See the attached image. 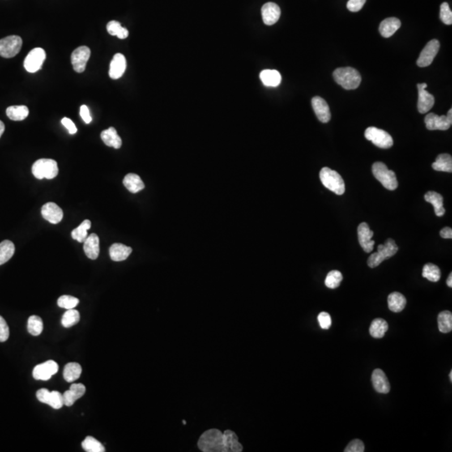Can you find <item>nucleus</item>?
<instances>
[{"instance_id": "obj_2", "label": "nucleus", "mask_w": 452, "mask_h": 452, "mask_svg": "<svg viewBox=\"0 0 452 452\" xmlns=\"http://www.w3.org/2000/svg\"><path fill=\"white\" fill-rule=\"evenodd\" d=\"M334 79L338 85L346 90H355L361 83V76L352 67L338 68L334 70Z\"/></svg>"}, {"instance_id": "obj_45", "label": "nucleus", "mask_w": 452, "mask_h": 452, "mask_svg": "<svg viewBox=\"0 0 452 452\" xmlns=\"http://www.w3.org/2000/svg\"><path fill=\"white\" fill-rule=\"evenodd\" d=\"M57 304H58L59 307L61 308H65V309H73V308H75L78 304H79V299L77 298V297H74L72 296H67V295H64V296H61L60 298L58 299V301H57Z\"/></svg>"}, {"instance_id": "obj_29", "label": "nucleus", "mask_w": 452, "mask_h": 452, "mask_svg": "<svg viewBox=\"0 0 452 452\" xmlns=\"http://www.w3.org/2000/svg\"><path fill=\"white\" fill-rule=\"evenodd\" d=\"M124 186L133 194H136L144 189V183L142 182L141 178L135 173H129L123 180Z\"/></svg>"}, {"instance_id": "obj_50", "label": "nucleus", "mask_w": 452, "mask_h": 452, "mask_svg": "<svg viewBox=\"0 0 452 452\" xmlns=\"http://www.w3.org/2000/svg\"><path fill=\"white\" fill-rule=\"evenodd\" d=\"M366 0H349L347 4V10L351 12H359L364 7Z\"/></svg>"}, {"instance_id": "obj_34", "label": "nucleus", "mask_w": 452, "mask_h": 452, "mask_svg": "<svg viewBox=\"0 0 452 452\" xmlns=\"http://www.w3.org/2000/svg\"><path fill=\"white\" fill-rule=\"evenodd\" d=\"M82 366L77 363H69L64 368L63 376L66 382H74L82 374Z\"/></svg>"}, {"instance_id": "obj_37", "label": "nucleus", "mask_w": 452, "mask_h": 452, "mask_svg": "<svg viewBox=\"0 0 452 452\" xmlns=\"http://www.w3.org/2000/svg\"><path fill=\"white\" fill-rule=\"evenodd\" d=\"M439 330L442 334H448L452 330V313L450 311H444L438 315Z\"/></svg>"}, {"instance_id": "obj_21", "label": "nucleus", "mask_w": 452, "mask_h": 452, "mask_svg": "<svg viewBox=\"0 0 452 452\" xmlns=\"http://www.w3.org/2000/svg\"><path fill=\"white\" fill-rule=\"evenodd\" d=\"M127 61L125 56L120 53L115 55L110 63L109 77L113 80L121 78L125 73Z\"/></svg>"}, {"instance_id": "obj_48", "label": "nucleus", "mask_w": 452, "mask_h": 452, "mask_svg": "<svg viewBox=\"0 0 452 452\" xmlns=\"http://www.w3.org/2000/svg\"><path fill=\"white\" fill-rule=\"evenodd\" d=\"M345 452H364V445L363 441L359 439H355L347 445Z\"/></svg>"}, {"instance_id": "obj_1", "label": "nucleus", "mask_w": 452, "mask_h": 452, "mask_svg": "<svg viewBox=\"0 0 452 452\" xmlns=\"http://www.w3.org/2000/svg\"><path fill=\"white\" fill-rule=\"evenodd\" d=\"M198 446L201 451L225 452L224 434L219 430H208L200 436Z\"/></svg>"}, {"instance_id": "obj_43", "label": "nucleus", "mask_w": 452, "mask_h": 452, "mask_svg": "<svg viewBox=\"0 0 452 452\" xmlns=\"http://www.w3.org/2000/svg\"><path fill=\"white\" fill-rule=\"evenodd\" d=\"M79 321V312L73 308V309L67 310V312H65V314L63 315L62 319H61V323L65 328L69 329L70 327H73L76 324L78 323Z\"/></svg>"}, {"instance_id": "obj_19", "label": "nucleus", "mask_w": 452, "mask_h": 452, "mask_svg": "<svg viewBox=\"0 0 452 452\" xmlns=\"http://www.w3.org/2000/svg\"><path fill=\"white\" fill-rule=\"evenodd\" d=\"M312 108L314 110L315 114L317 118L323 123H327L331 119V113L329 109V104L326 101L320 96H314L312 99Z\"/></svg>"}, {"instance_id": "obj_25", "label": "nucleus", "mask_w": 452, "mask_h": 452, "mask_svg": "<svg viewBox=\"0 0 452 452\" xmlns=\"http://www.w3.org/2000/svg\"><path fill=\"white\" fill-rule=\"evenodd\" d=\"M101 138L108 147H114L116 149H119L121 147L122 142L121 138L117 134V130L112 127L103 131L101 133Z\"/></svg>"}, {"instance_id": "obj_3", "label": "nucleus", "mask_w": 452, "mask_h": 452, "mask_svg": "<svg viewBox=\"0 0 452 452\" xmlns=\"http://www.w3.org/2000/svg\"><path fill=\"white\" fill-rule=\"evenodd\" d=\"M320 180L327 189L338 195L344 194L345 184L343 178L338 172L325 167L320 171Z\"/></svg>"}, {"instance_id": "obj_55", "label": "nucleus", "mask_w": 452, "mask_h": 452, "mask_svg": "<svg viewBox=\"0 0 452 452\" xmlns=\"http://www.w3.org/2000/svg\"><path fill=\"white\" fill-rule=\"evenodd\" d=\"M447 286L449 287H452V274L450 273V275H449V278H448L447 282Z\"/></svg>"}, {"instance_id": "obj_4", "label": "nucleus", "mask_w": 452, "mask_h": 452, "mask_svg": "<svg viewBox=\"0 0 452 452\" xmlns=\"http://www.w3.org/2000/svg\"><path fill=\"white\" fill-rule=\"evenodd\" d=\"M372 171L376 180H379L385 189L395 190L398 188V181L395 172L389 170L385 163L382 162L373 163Z\"/></svg>"}, {"instance_id": "obj_20", "label": "nucleus", "mask_w": 452, "mask_h": 452, "mask_svg": "<svg viewBox=\"0 0 452 452\" xmlns=\"http://www.w3.org/2000/svg\"><path fill=\"white\" fill-rule=\"evenodd\" d=\"M372 383L375 391L380 394H389L390 391V385L387 376L380 368H376L373 370L372 373Z\"/></svg>"}, {"instance_id": "obj_13", "label": "nucleus", "mask_w": 452, "mask_h": 452, "mask_svg": "<svg viewBox=\"0 0 452 452\" xmlns=\"http://www.w3.org/2000/svg\"><path fill=\"white\" fill-rule=\"evenodd\" d=\"M59 370V365L54 360H48L43 364L35 366L33 370V377L36 380H51L52 376L56 374Z\"/></svg>"}, {"instance_id": "obj_15", "label": "nucleus", "mask_w": 452, "mask_h": 452, "mask_svg": "<svg viewBox=\"0 0 452 452\" xmlns=\"http://www.w3.org/2000/svg\"><path fill=\"white\" fill-rule=\"evenodd\" d=\"M426 83L417 85L418 88V111L421 114L429 112L435 104V97L426 91Z\"/></svg>"}, {"instance_id": "obj_33", "label": "nucleus", "mask_w": 452, "mask_h": 452, "mask_svg": "<svg viewBox=\"0 0 452 452\" xmlns=\"http://www.w3.org/2000/svg\"><path fill=\"white\" fill-rule=\"evenodd\" d=\"M389 329V325L385 320L376 318L373 320L369 328V333L373 338H382Z\"/></svg>"}, {"instance_id": "obj_47", "label": "nucleus", "mask_w": 452, "mask_h": 452, "mask_svg": "<svg viewBox=\"0 0 452 452\" xmlns=\"http://www.w3.org/2000/svg\"><path fill=\"white\" fill-rule=\"evenodd\" d=\"M10 337V329L4 317L0 316V343L8 340Z\"/></svg>"}, {"instance_id": "obj_28", "label": "nucleus", "mask_w": 452, "mask_h": 452, "mask_svg": "<svg viewBox=\"0 0 452 452\" xmlns=\"http://www.w3.org/2000/svg\"><path fill=\"white\" fill-rule=\"evenodd\" d=\"M424 199L433 205L436 215L441 217L445 215V210L443 206V197L441 194L434 191L427 192L424 195Z\"/></svg>"}, {"instance_id": "obj_5", "label": "nucleus", "mask_w": 452, "mask_h": 452, "mask_svg": "<svg viewBox=\"0 0 452 452\" xmlns=\"http://www.w3.org/2000/svg\"><path fill=\"white\" fill-rule=\"evenodd\" d=\"M398 246L393 239H388L384 245L378 246V252L371 255L368 259V266L375 268L386 259L390 258L398 252Z\"/></svg>"}, {"instance_id": "obj_26", "label": "nucleus", "mask_w": 452, "mask_h": 452, "mask_svg": "<svg viewBox=\"0 0 452 452\" xmlns=\"http://www.w3.org/2000/svg\"><path fill=\"white\" fill-rule=\"evenodd\" d=\"M132 252H133V249L129 246L122 245L120 243H116L110 247L109 255L112 261H122L128 259Z\"/></svg>"}, {"instance_id": "obj_18", "label": "nucleus", "mask_w": 452, "mask_h": 452, "mask_svg": "<svg viewBox=\"0 0 452 452\" xmlns=\"http://www.w3.org/2000/svg\"><path fill=\"white\" fill-rule=\"evenodd\" d=\"M41 215L44 219L52 224H58L63 219V211L56 204L49 203L43 205Z\"/></svg>"}, {"instance_id": "obj_35", "label": "nucleus", "mask_w": 452, "mask_h": 452, "mask_svg": "<svg viewBox=\"0 0 452 452\" xmlns=\"http://www.w3.org/2000/svg\"><path fill=\"white\" fill-rule=\"evenodd\" d=\"M6 114L13 121H23L28 117L29 108L26 106H11L6 110Z\"/></svg>"}, {"instance_id": "obj_30", "label": "nucleus", "mask_w": 452, "mask_h": 452, "mask_svg": "<svg viewBox=\"0 0 452 452\" xmlns=\"http://www.w3.org/2000/svg\"><path fill=\"white\" fill-rule=\"evenodd\" d=\"M260 78L264 85L270 87H275L281 84L282 76L275 70H264L260 74Z\"/></svg>"}, {"instance_id": "obj_10", "label": "nucleus", "mask_w": 452, "mask_h": 452, "mask_svg": "<svg viewBox=\"0 0 452 452\" xmlns=\"http://www.w3.org/2000/svg\"><path fill=\"white\" fill-rule=\"evenodd\" d=\"M45 58L46 54L42 48H35L26 56L23 61V66L28 72H37L42 67Z\"/></svg>"}, {"instance_id": "obj_12", "label": "nucleus", "mask_w": 452, "mask_h": 452, "mask_svg": "<svg viewBox=\"0 0 452 452\" xmlns=\"http://www.w3.org/2000/svg\"><path fill=\"white\" fill-rule=\"evenodd\" d=\"M440 42L437 40H432L427 43L420 56L417 60V65L420 67H426L431 65L433 62L434 59L438 53L440 49Z\"/></svg>"}, {"instance_id": "obj_24", "label": "nucleus", "mask_w": 452, "mask_h": 452, "mask_svg": "<svg viewBox=\"0 0 452 452\" xmlns=\"http://www.w3.org/2000/svg\"><path fill=\"white\" fill-rule=\"evenodd\" d=\"M401 22L397 18H388L380 23V33L383 37L389 38L400 28Z\"/></svg>"}, {"instance_id": "obj_51", "label": "nucleus", "mask_w": 452, "mask_h": 452, "mask_svg": "<svg viewBox=\"0 0 452 452\" xmlns=\"http://www.w3.org/2000/svg\"><path fill=\"white\" fill-rule=\"evenodd\" d=\"M61 123L63 124V126L65 127V129L69 131V133H70V134H75V133H77V127H76L75 123H74L70 119L67 118V117H64V118L61 120Z\"/></svg>"}, {"instance_id": "obj_17", "label": "nucleus", "mask_w": 452, "mask_h": 452, "mask_svg": "<svg viewBox=\"0 0 452 452\" xmlns=\"http://www.w3.org/2000/svg\"><path fill=\"white\" fill-rule=\"evenodd\" d=\"M261 14L265 24L273 26L280 19L281 9L275 3H266L261 9Z\"/></svg>"}, {"instance_id": "obj_54", "label": "nucleus", "mask_w": 452, "mask_h": 452, "mask_svg": "<svg viewBox=\"0 0 452 452\" xmlns=\"http://www.w3.org/2000/svg\"><path fill=\"white\" fill-rule=\"evenodd\" d=\"M5 124L2 121H0V138L2 137L3 133H5Z\"/></svg>"}, {"instance_id": "obj_9", "label": "nucleus", "mask_w": 452, "mask_h": 452, "mask_svg": "<svg viewBox=\"0 0 452 452\" xmlns=\"http://www.w3.org/2000/svg\"><path fill=\"white\" fill-rule=\"evenodd\" d=\"M424 123L428 130H448L451 126L452 110L448 111L446 116H438L435 113H429L424 118Z\"/></svg>"}, {"instance_id": "obj_42", "label": "nucleus", "mask_w": 452, "mask_h": 452, "mask_svg": "<svg viewBox=\"0 0 452 452\" xmlns=\"http://www.w3.org/2000/svg\"><path fill=\"white\" fill-rule=\"evenodd\" d=\"M82 448L86 452H104L105 447L102 445L100 441H98L92 436H87L84 441H82Z\"/></svg>"}, {"instance_id": "obj_44", "label": "nucleus", "mask_w": 452, "mask_h": 452, "mask_svg": "<svg viewBox=\"0 0 452 452\" xmlns=\"http://www.w3.org/2000/svg\"><path fill=\"white\" fill-rule=\"evenodd\" d=\"M342 281H343V275L339 270H331L327 275L325 285L330 289H335L340 286Z\"/></svg>"}, {"instance_id": "obj_53", "label": "nucleus", "mask_w": 452, "mask_h": 452, "mask_svg": "<svg viewBox=\"0 0 452 452\" xmlns=\"http://www.w3.org/2000/svg\"><path fill=\"white\" fill-rule=\"evenodd\" d=\"M441 237L444 239H451L452 238V230L450 227H445L441 230L440 232Z\"/></svg>"}, {"instance_id": "obj_16", "label": "nucleus", "mask_w": 452, "mask_h": 452, "mask_svg": "<svg viewBox=\"0 0 452 452\" xmlns=\"http://www.w3.org/2000/svg\"><path fill=\"white\" fill-rule=\"evenodd\" d=\"M373 232L371 231L369 226L365 222H363L358 227V238L359 242L364 252L369 253L373 249V245L375 244L374 240H372Z\"/></svg>"}, {"instance_id": "obj_56", "label": "nucleus", "mask_w": 452, "mask_h": 452, "mask_svg": "<svg viewBox=\"0 0 452 452\" xmlns=\"http://www.w3.org/2000/svg\"><path fill=\"white\" fill-rule=\"evenodd\" d=\"M449 377H450V382H452V370H450V374H449Z\"/></svg>"}, {"instance_id": "obj_8", "label": "nucleus", "mask_w": 452, "mask_h": 452, "mask_svg": "<svg viewBox=\"0 0 452 452\" xmlns=\"http://www.w3.org/2000/svg\"><path fill=\"white\" fill-rule=\"evenodd\" d=\"M23 40L18 35H10L0 40V56L4 58H13L19 54Z\"/></svg>"}, {"instance_id": "obj_7", "label": "nucleus", "mask_w": 452, "mask_h": 452, "mask_svg": "<svg viewBox=\"0 0 452 452\" xmlns=\"http://www.w3.org/2000/svg\"><path fill=\"white\" fill-rule=\"evenodd\" d=\"M364 136L367 140L371 141L373 144L384 149H387L394 144V141L391 136L387 132L382 129H377L375 127H370L365 130Z\"/></svg>"}, {"instance_id": "obj_36", "label": "nucleus", "mask_w": 452, "mask_h": 452, "mask_svg": "<svg viewBox=\"0 0 452 452\" xmlns=\"http://www.w3.org/2000/svg\"><path fill=\"white\" fill-rule=\"evenodd\" d=\"M15 252L14 243L10 240H4L0 243V266L10 261Z\"/></svg>"}, {"instance_id": "obj_40", "label": "nucleus", "mask_w": 452, "mask_h": 452, "mask_svg": "<svg viewBox=\"0 0 452 452\" xmlns=\"http://www.w3.org/2000/svg\"><path fill=\"white\" fill-rule=\"evenodd\" d=\"M107 30L110 35L112 36H117L121 40H124L129 36V32L126 28H124L121 26V23L116 20L110 21L107 26Z\"/></svg>"}, {"instance_id": "obj_6", "label": "nucleus", "mask_w": 452, "mask_h": 452, "mask_svg": "<svg viewBox=\"0 0 452 452\" xmlns=\"http://www.w3.org/2000/svg\"><path fill=\"white\" fill-rule=\"evenodd\" d=\"M58 172V164L53 159H39L32 166V173L38 180H52Z\"/></svg>"}, {"instance_id": "obj_23", "label": "nucleus", "mask_w": 452, "mask_h": 452, "mask_svg": "<svg viewBox=\"0 0 452 452\" xmlns=\"http://www.w3.org/2000/svg\"><path fill=\"white\" fill-rule=\"evenodd\" d=\"M85 254L86 257L91 260H96L99 257L100 253V240L96 234H91V236H87L84 242Z\"/></svg>"}, {"instance_id": "obj_27", "label": "nucleus", "mask_w": 452, "mask_h": 452, "mask_svg": "<svg viewBox=\"0 0 452 452\" xmlns=\"http://www.w3.org/2000/svg\"><path fill=\"white\" fill-rule=\"evenodd\" d=\"M224 449L225 452H241L243 446L238 440L237 436L235 432L230 430L224 431Z\"/></svg>"}, {"instance_id": "obj_11", "label": "nucleus", "mask_w": 452, "mask_h": 452, "mask_svg": "<svg viewBox=\"0 0 452 452\" xmlns=\"http://www.w3.org/2000/svg\"><path fill=\"white\" fill-rule=\"evenodd\" d=\"M36 397L41 403L52 406L55 410H59L64 406L63 394L58 391H49L47 389H40L36 393Z\"/></svg>"}, {"instance_id": "obj_31", "label": "nucleus", "mask_w": 452, "mask_h": 452, "mask_svg": "<svg viewBox=\"0 0 452 452\" xmlns=\"http://www.w3.org/2000/svg\"><path fill=\"white\" fill-rule=\"evenodd\" d=\"M406 297L399 292H392L388 296V306L392 312H402L406 308Z\"/></svg>"}, {"instance_id": "obj_46", "label": "nucleus", "mask_w": 452, "mask_h": 452, "mask_svg": "<svg viewBox=\"0 0 452 452\" xmlns=\"http://www.w3.org/2000/svg\"><path fill=\"white\" fill-rule=\"evenodd\" d=\"M440 18L441 21L445 24L450 26L452 23V12L450 6L447 3H442L441 5V11H440Z\"/></svg>"}, {"instance_id": "obj_38", "label": "nucleus", "mask_w": 452, "mask_h": 452, "mask_svg": "<svg viewBox=\"0 0 452 452\" xmlns=\"http://www.w3.org/2000/svg\"><path fill=\"white\" fill-rule=\"evenodd\" d=\"M441 270L438 266L432 263L424 265L423 271H422L423 278H426L427 280H429L430 282H437L441 279Z\"/></svg>"}, {"instance_id": "obj_52", "label": "nucleus", "mask_w": 452, "mask_h": 452, "mask_svg": "<svg viewBox=\"0 0 452 452\" xmlns=\"http://www.w3.org/2000/svg\"><path fill=\"white\" fill-rule=\"evenodd\" d=\"M80 115H81V117H82V118L83 119V121H84L86 124L91 123L92 119H91V115H90V111H89L87 106L82 105V107H81V108H80Z\"/></svg>"}, {"instance_id": "obj_14", "label": "nucleus", "mask_w": 452, "mask_h": 452, "mask_svg": "<svg viewBox=\"0 0 452 452\" xmlns=\"http://www.w3.org/2000/svg\"><path fill=\"white\" fill-rule=\"evenodd\" d=\"M91 57V49L87 46H80L71 55V64L76 72L82 73L86 70V64Z\"/></svg>"}, {"instance_id": "obj_32", "label": "nucleus", "mask_w": 452, "mask_h": 452, "mask_svg": "<svg viewBox=\"0 0 452 452\" xmlns=\"http://www.w3.org/2000/svg\"><path fill=\"white\" fill-rule=\"evenodd\" d=\"M432 168L436 171L441 172H452V158L450 154H440L435 163H432Z\"/></svg>"}, {"instance_id": "obj_49", "label": "nucleus", "mask_w": 452, "mask_h": 452, "mask_svg": "<svg viewBox=\"0 0 452 452\" xmlns=\"http://www.w3.org/2000/svg\"><path fill=\"white\" fill-rule=\"evenodd\" d=\"M317 320L322 329H329L332 325V319L328 312H322L318 315Z\"/></svg>"}, {"instance_id": "obj_39", "label": "nucleus", "mask_w": 452, "mask_h": 452, "mask_svg": "<svg viewBox=\"0 0 452 452\" xmlns=\"http://www.w3.org/2000/svg\"><path fill=\"white\" fill-rule=\"evenodd\" d=\"M91 227V222L89 219H86L80 224L77 228L73 230L71 232V236L74 240H77L78 242L83 243L87 238V231L90 230Z\"/></svg>"}, {"instance_id": "obj_41", "label": "nucleus", "mask_w": 452, "mask_h": 452, "mask_svg": "<svg viewBox=\"0 0 452 452\" xmlns=\"http://www.w3.org/2000/svg\"><path fill=\"white\" fill-rule=\"evenodd\" d=\"M28 332L31 335L39 336L42 333L44 325L43 321L40 317L33 315L29 317L28 325H27Z\"/></svg>"}, {"instance_id": "obj_22", "label": "nucleus", "mask_w": 452, "mask_h": 452, "mask_svg": "<svg viewBox=\"0 0 452 452\" xmlns=\"http://www.w3.org/2000/svg\"><path fill=\"white\" fill-rule=\"evenodd\" d=\"M86 393V387L82 384H73L70 389L63 394L64 405L72 406L77 399L82 398Z\"/></svg>"}]
</instances>
